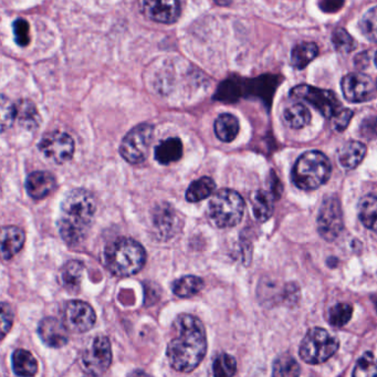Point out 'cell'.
Returning a JSON list of instances; mask_svg holds the SVG:
<instances>
[{
    "label": "cell",
    "mask_w": 377,
    "mask_h": 377,
    "mask_svg": "<svg viewBox=\"0 0 377 377\" xmlns=\"http://www.w3.org/2000/svg\"><path fill=\"white\" fill-rule=\"evenodd\" d=\"M174 336L167 345L169 365L177 372H193L207 351L206 330L203 322L191 314H181L173 323Z\"/></svg>",
    "instance_id": "1"
},
{
    "label": "cell",
    "mask_w": 377,
    "mask_h": 377,
    "mask_svg": "<svg viewBox=\"0 0 377 377\" xmlns=\"http://www.w3.org/2000/svg\"><path fill=\"white\" fill-rule=\"evenodd\" d=\"M97 213L95 196L85 189L69 191L61 203L58 230L69 246L83 243L89 235Z\"/></svg>",
    "instance_id": "2"
},
{
    "label": "cell",
    "mask_w": 377,
    "mask_h": 377,
    "mask_svg": "<svg viewBox=\"0 0 377 377\" xmlns=\"http://www.w3.org/2000/svg\"><path fill=\"white\" fill-rule=\"evenodd\" d=\"M145 262L147 251L134 239H117L105 250V267L112 275L120 278L134 276L144 268Z\"/></svg>",
    "instance_id": "3"
},
{
    "label": "cell",
    "mask_w": 377,
    "mask_h": 377,
    "mask_svg": "<svg viewBox=\"0 0 377 377\" xmlns=\"http://www.w3.org/2000/svg\"><path fill=\"white\" fill-rule=\"evenodd\" d=\"M332 174L330 159L319 151L307 152L292 169V181L302 191H313L324 185Z\"/></svg>",
    "instance_id": "4"
},
{
    "label": "cell",
    "mask_w": 377,
    "mask_h": 377,
    "mask_svg": "<svg viewBox=\"0 0 377 377\" xmlns=\"http://www.w3.org/2000/svg\"><path fill=\"white\" fill-rule=\"evenodd\" d=\"M245 213V201L233 189H221L209 201L207 216L217 228H231L240 223Z\"/></svg>",
    "instance_id": "5"
},
{
    "label": "cell",
    "mask_w": 377,
    "mask_h": 377,
    "mask_svg": "<svg viewBox=\"0 0 377 377\" xmlns=\"http://www.w3.org/2000/svg\"><path fill=\"white\" fill-rule=\"evenodd\" d=\"M339 346L338 338L324 329L314 328L309 331L301 343L300 358L308 364H322L332 358Z\"/></svg>",
    "instance_id": "6"
},
{
    "label": "cell",
    "mask_w": 377,
    "mask_h": 377,
    "mask_svg": "<svg viewBox=\"0 0 377 377\" xmlns=\"http://www.w3.org/2000/svg\"><path fill=\"white\" fill-rule=\"evenodd\" d=\"M153 135V125L143 123L133 127L122 139L120 154L129 164H141L149 156Z\"/></svg>",
    "instance_id": "7"
},
{
    "label": "cell",
    "mask_w": 377,
    "mask_h": 377,
    "mask_svg": "<svg viewBox=\"0 0 377 377\" xmlns=\"http://www.w3.org/2000/svg\"><path fill=\"white\" fill-rule=\"evenodd\" d=\"M293 99L302 100L314 107L325 117H333L340 112L342 105L335 93L329 90L301 85L293 87L290 93Z\"/></svg>",
    "instance_id": "8"
},
{
    "label": "cell",
    "mask_w": 377,
    "mask_h": 377,
    "mask_svg": "<svg viewBox=\"0 0 377 377\" xmlns=\"http://www.w3.org/2000/svg\"><path fill=\"white\" fill-rule=\"evenodd\" d=\"M112 363V349L109 339L100 335L93 339L85 349L81 359V366L87 374L97 376L109 370Z\"/></svg>",
    "instance_id": "9"
},
{
    "label": "cell",
    "mask_w": 377,
    "mask_h": 377,
    "mask_svg": "<svg viewBox=\"0 0 377 377\" xmlns=\"http://www.w3.org/2000/svg\"><path fill=\"white\" fill-rule=\"evenodd\" d=\"M344 227L342 207L338 197L330 196L323 201L318 216V230L326 241H334Z\"/></svg>",
    "instance_id": "10"
},
{
    "label": "cell",
    "mask_w": 377,
    "mask_h": 377,
    "mask_svg": "<svg viewBox=\"0 0 377 377\" xmlns=\"http://www.w3.org/2000/svg\"><path fill=\"white\" fill-rule=\"evenodd\" d=\"M38 147L46 159L57 165L68 163L75 153V142L65 132H50L41 139Z\"/></svg>",
    "instance_id": "11"
},
{
    "label": "cell",
    "mask_w": 377,
    "mask_h": 377,
    "mask_svg": "<svg viewBox=\"0 0 377 377\" xmlns=\"http://www.w3.org/2000/svg\"><path fill=\"white\" fill-rule=\"evenodd\" d=\"M97 315L91 305L80 300L65 303L63 310V322L73 333H85L95 326Z\"/></svg>",
    "instance_id": "12"
},
{
    "label": "cell",
    "mask_w": 377,
    "mask_h": 377,
    "mask_svg": "<svg viewBox=\"0 0 377 377\" xmlns=\"http://www.w3.org/2000/svg\"><path fill=\"white\" fill-rule=\"evenodd\" d=\"M341 87L345 99L352 103H361L374 97L376 83H373V80L368 75L350 73L343 78Z\"/></svg>",
    "instance_id": "13"
},
{
    "label": "cell",
    "mask_w": 377,
    "mask_h": 377,
    "mask_svg": "<svg viewBox=\"0 0 377 377\" xmlns=\"http://www.w3.org/2000/svg\"><path fill=\"white\" fill-rule=\"evenodd\" d=\"M143 9L156 23H173L181 15L179 0H143Z\"/></svg>",
    "instance_id": "14"
},
{
    "label": "cell",
    "mask_w": 377,
    "mask_h": 377,
    "mask_svg": "<svg viewBox=\"0 0 377 377\" xmlns=\"http://www.w3.org/2000/svg\"><path fill=\"white\" fill-rule=\"evenodd\" d=\"M69 332L63 321L53 317L43 319L38 325V335L49 348L60 349L69 341Z\"/></svg>",
    "instance_id": "15"
},
{
    "label": "cell",
    "mask_w": 377,
    "mask_h": 377,
    "mask_svg": "<svg viewBox=\"0 0 377 377\" xmlns=\"http://www.w3.org/2000/svg\"><path fill=\"white\" fill-rule=\"evenodd\" d=\"M57 186V179L49 171H33L26 179L28 195L35 201H41L49 196Z\"/></svg>",
    "instance_id": "16"
},
{
    "label": "cell",
    "mask_w": 377,
    "mask_h": 377,
    "mask_svg": "<svg viewBox=\"0 0 377 377\" xmlns=\"http://www.w3.org/2000/svg\"><path fill=\"white\" fill-rule=\"evenodd\" d=\"M25 231L19 227L6 226L1 231V253L5 260L15 257L25 245Z\"/></svg>",
    "instance_id": "17"
},
{
    "label": "cell",
    "mask_w": 377,
    "mask_h": 377,
    "mask_svg": "<svg viewBox=\"0 0 377 377\" xmlns=\"http://www.w3.org/2000/svg\"><path fill=\"white\" fill-rule=\"evenodd\" d=\"M85 270V265L81 261H68L60 270V283L69 292L77 293L83 282Z\"/></svg>",
    "instance_id": "18"
},
{
    "label": "cell",
    "mask_w": 377,
    "mask_h": 377,
    "mask_svg": "<svg viewBox=\"0 0 377 377\" xmlns=\"http://www.w3.org/2000/svg\"><path fill=\"white\" fill-rule=\"evenodd\" d=\"M366 147L359 141L345 143L339 151L338 159L341 166L345 169H353L360 165L366 155Z\"/></svg>",
    "instance_id": "19"
},
{
    "label": "cell",
    "mask_w": 377,
    "mask_h": 377,
    "mask_svg": "<svg viewBox=\"0 0 377 377\" xmlns=\"http://www.w3.org/2000/svg\"><path fill=\"white\" fill-rule=\"evenodd\" d=\"M154 225L159 236L164 237L165 239L173 236L176 233L179 225L176 211L171 207V205L166 203L164 207L159 206L155 213Z\"/></svg>",
    "instance_id": "20"
},
{
    "label": "cell",
    "mask_w": 377,
    "mask_h": 377,
    "mask_svg": "<svg viewBox=\"0 0 377 377\" xmlns=\"http://www.w3.org/2000/svg\"><path fill=\"white\" fill-rule=\"evenodd\" d=\"M155 159L159 164L169 165L179 161L183 156V143L179 137H169L155 147Z\"/></svg>",
    "instance_id": "21"
},
{
    "label": "cell",
    "mask_w": 377,
    "mask_h": 377,
    "mask_svg": "<svg viewBox=\"0 0 377 377\" xmlns=\"http://www.w3.org/2000/svg\"><path fill=\"white\" fill-rule=\"evenodd\" d=\"M273 193L266 191H257L251 196V205H253V213L255 218L258 221H268L272 216Z\"/></svg>",
    "instance_id": "22"
},
{
    "label": "cell",
    "mask_w": 377,
    "mask_h": 377,
    "mask_svg": "<svg viewBox=\"0 0 377 377\" xmlns=\"http://www.w3.org/2000/svg\"><path fill=\"white\" fill-rule=\"evenodd\" d=\"M13 370L18 376H33L38 371V363L29 351L18 349L11 356Z\"/></svg>",
    "instance_id": "23"
},
{
    "label": "cell",
    "mask_w": 377,
    "mask_h": 377,
    "mask_svg": "<svg viewBox=\"0 0 377 377\" xmlns=\"http://www.w3.org/2000/svg\"><path fill=\"white\" fill-rule=\"evenodd\" d=\"M239 133V121L233 115H219L215 121V134L225 143H230L236 139Z\"/></svg>",
    "instance_id": "24"
},
{
    "label": "cell",
    "mask_w": 377,
    "mask_h": 377,
    "mask_svg": "<svg viewBox=\"0 0 377 377\" xmlns=\"http://www.w3.org/2000/svg\"><path fill=\"white\" fill-rule=\"evenodd\" d=\"M216 189V184L211 177L205 176L193 181L187 189L186 197L189 203H198L208 198Z\"/></svg>",
    "instance_id": "25"
},
{
    "label": "cell",
    "mask_w": 377,
    "mask_h": 377,
    "mask_svg": "<svg viewBox=\"0 0 377 377\" xmlns=\"http://www.w3.org/2000/svg\"><path fill=\"white\" fill-rule=\"evenodd\" d=\"M283 119H285V124L291 129H302L310 123L311 113L305 105L295 103L285 110Z\"/></svg>",
    "instance_id": "26"
},
{
    "label": "cell",
    "mask_w": 377,
    "mask_h": 377,
    "mask_svg": "<svg viewBox=\"0 0 377 377\" xmlns=\"http://www.w3.org/2000/svg\"><path fill=\"white\" fill-rule=\"evenodd\" d=\"M203 285L205 283H203V279L199 278V277L185 276L177 279L171 285V290L179 298H191L203 290Z\"/></svg>",
    "instance_id": "27"
},
{
    "label": "cell",
    "mask_w": 377,
    "mask_h": 377,
    "mask_svg": "<svg viewBox=\"0 0 377 377\" xmlns=\"http://www.w3.org/2000/svg\"><path fill=\"white\" fill-rule=\"evenodd\" d=\"M359 218L366 228L377 233V198L375 196L363 197L359 203Z\"/></svg>",
    "instance_id": "28"
},
{
    "label": "cell",
    "mask_w": 377,
    "mask_h": 377,
    "mask_svg": "<svg viewBox=\"0 0 377 377\" xmlns=\"http://www.w3.org/2000/svg\"><path fill=\"white\" fill-rule=\"evenodd\" d=\"M319 55L318 46L313 43H302L295 46L291 53V63L297 69H304Z\"/></svg>",
    "instance_id": "29"
},
{
    "label": "cell",
    "mask_w": 377,
    "mask_h": 377,
    "mask_svg": "<svg viewBox=\"0 0 377 377\" xmlns=\"http://www.w3.org/2000/svg\"><path fill=\"white\" fill-rule=\"evenodd\" d=\"M16 119L28 129H37L40 122L37 109L33 102L28 100H23L16 105Z\"/></svg>",
    "instance_id": "30"
},
{
    "label": "cell",
    "mask_w": 377,
    "mask_h": 377,
    "mask_svg": "<svg viewBox=\"0 0 377 377\" xmlns=\"http://www.w3.org/2000/svg\"><path fill=\"white\" fill-rule=\"evenodd\" d=\"M273 376L295 377L300 375V366L290 354H282L273 363Z\"/></svg>",
    "instance_id": "31"
},
{
    "label": "cell",
    "mask_w": 377,
    "mask_h": 377,
    "mask_svg": "<svg viewBox=\"0 0 377 377\" xmlns=\"http://www.w3.org/2000/svg\"><path fill=\"white\" fill-rule=\"evenodd\" d=\"M213 375L216 377H230L236 374L237 362L231 355H218L213 365Z\"/></svg>",
    "instance_id": "32"
},
{
    "label": "cell",
    "mask_w": 377,
    "mask_h": 377,
    "mask_svg": "<svg viewBox=\"0 0 377 377\" xmlns=\"http://www.w3.org/2000/svg\"><path fill=\"white\" fill-rule=\"evenodd\" d=\"M353 376H377V361L372 352H366L359 359L353 371Z\"/></svg>",
    "instance_id": "33"
},
{
    "label": "cell",
    "mask_w": 377,
    "mask_h": 377,
    "mask_svg": "<svg viewBox=\"0 0 377 377\" xmlns=\"http://www.w3.org/2000/svg\"><path fill=\"white\" fill-rule=\"evenodd\" d=\"M353 307L349 303H338L334 305L329 313V321L331 325L335 328H341L348 324L349 321L352 318Z\"/></svg>",
    "instance_id": "34"
},
{
    "label": "cell",
    "mask_w": 377,
    "mask_h": 377,
    "mask_svg": "<svg viewBox=\"0 0 377 377\" xmlns=\"http://www.w3.org/2000/svg\"><path fill=\"white\" fill-rule=\"evenodd\" d=\"M360 29L366 39L377 43V7L372 8L361 20Z\"/></svg>",
    "instance_id": "35"
},
{
    "label": "cell",
    "mask_w": 377,
    "mask_h": 377,
    "mask_svg": "<svg viewBox=\"0 0 377 377\" xmlns=\"http://www.w3.org/2000/svg\"><path fill=\"white\" fill-rule=\"evenodd\" d=\"M332 43L340 53H349L354 49V40L343 28H338L333 31Z\"/></svg>",
    "instance_id": "36"
},
{
    "label": "cell",
    "mask_w": 377,
    "mask_h": 377,
    "mask_svg": "<svg viewBox=\"0 0 377 377\" xmlns=\"http://www.w3.org/2000/svg\"><path fill=\"white\" fill-rule=\"evenodd\" d=\"M15 41L20 47H27L30 43V27L27 20L18 18L13 25Z\"/></svg>",
    "instance_id": "37"
},
{
    "label": "cell",
    "mask_w": 377,
    "mask_h": 377,
    "mask_svg": "<svg viewBox=\"0 0 377 377\" xmlns=\"http://www.w3.org/2000/svg\"><path fill=\"white\" fill-rule=\"evenodd\" d=\"M0 112H1V129L6 131L7 127L13 125L16 120V105H14L7 97H1V105H0Z\"/></svg>",
    "instance_id": "38"
},
{
    "label": "cell",
    "mask_w": 377,
    "mask_h": 377,
    "mask_svg": "<svg viewBox=\"0 0 377 377\" xmlns=\"http://www.w3.org/2000/svg\"><path fill=\"white\" fill-rule=\"evenodd\" d=\"M353 112L351 110H341L332 117L333 129L336 132L344 131L352 120Z\"/></svg>",
    "instance_id": "39"
},
{
    "label": "cell",
    "mask_w": 377,
    "mask_h": 377,
    "mask_svg": "<svg viewBox=\"0 0 377 377\" xmlns=\"http://www.w3.org/2000/svg\"><path fill=\"white\" fill-rule=\"evenodd\" d=\"M13 320V310L10 308V305L4 302L3 304H1V334H3V338H5V335L7 334V333L9 332L10 329H11Z\"/></svg>",
    "instance_id": "40"
},
{
    "label": "cell",
    "mask_w": 377,
    "mask_h": 377,
    "mask_svg": "<svg viewBox=\"0 0 377 377\" xmlns=\"http://www.w3.org/2000/svg\"><path fill=\"white\" fill-rule=\"evenodd\" d=\"M362 134L365 137H377V117H371L363 122Z\"/></svg>",
    "instance_id": "41"
},
{
    "label": "cell",
    "mask_w": 377,
    "mask_h": 377,
    "mask_svg": "<svg viewBox=\"0 0 377 377\" xmlns=\"http://www.w3.org/2000/svg\"><path fill=\"white\" fill-rule=\"evenodd\" d=\"M344 5V0H319V6L325 13H335Z\"/></svg>",
    "instance_id": "42"
},
{
    "label": "cell",
    "mask_w": 377,
    "mask_h": 377,
    "mask_svg": "<svg viewBox=\"0 0 377 377\" xmlns=\"http://www.w3.org/2000/svg\"><path fill=\"white\" fill-rule=\"evenodd\" d=\"M375 63H376V65H377V53H376V55H375Z\"/></svg>",
    "instance_id": "43"
},
{
    "label": "cell",
    "mask_w": 377,
    "mask_h": 377,
    "mask_svg": "<svg viewBox=\"0 0 377 377\" xmlns=\"http://www.w3.org/2000/svg\"><path fill=\"white\" fill-rule=\"evenodd\" d=\"M376 87H377V83H376Z\"/></svg>",
    "instance_id": "44"
}]
</instances>
